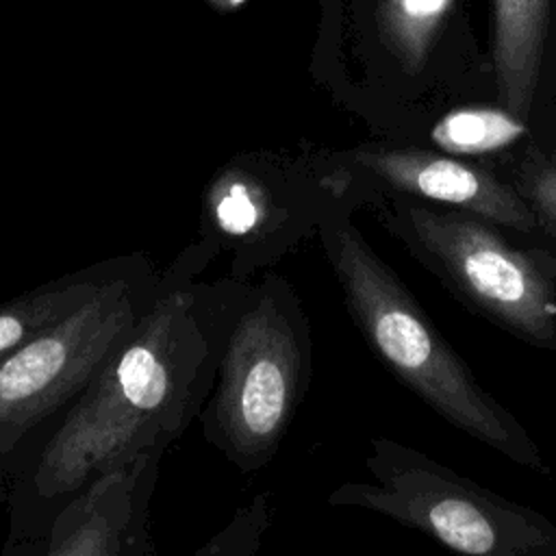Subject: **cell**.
I'll list each match as a JSON object with an SVG mask.
<instances>
[{
	"label": "cell",
	"instance_id": "1",
	"mask_svg": "<svg viewBox=\"0 0 556 556\" xmlns=\"http://www.w3.org/2000/svg\"><path fill=\"white\" fill-rule=\"evenodd\" d=\"M211 254L180 256L152 306L100 365L7 497V539H35L96 480L165 450L211 395L224 332L243 280L198 278Z\"/></svg>",
	"mask_w": 556,
	"mask_h": 556
},
{
	"label": "cell",
	"instance_id": "2",
	"mask_svg": "<svg viewBox=\"0 0 556 556\" xmlns=\"http://www.w3.org/2000/svg\"><path fill=\"white\" fill-rule=\"evenodd\" d=\"M321 243L345 308L378 363L456 430L515 465L549 473L526 426L476 378L406 282L345 215H328Z\"/></svg>",
	"mask_w": 556,
	"mask_h": 556
},
{
	"label": "cell",
	"instance_id": "3",
	"mask_svg": "<svg viewBox=\"0 0 556 556\" xmlns=\"http://www.w3.org/2000/svg\"><path fill=\"white\" fill-rule=\"evenodd\" d=\"M313 378L308 315L276 271L241 282L198 421L204 441L241 473L278 452Z\"/></svg>",
	"mask_w": 556,
	"mask_h": 556
},
{
	"label": "cell",
	"instance_id": "4",
	"mask_svg": "<svg viewBox=\"0 0 556 556\" xmlns=\"http://www.w3.org/2000/svg\"><path fill=\"white\" fill-rule=\"evenodd\" d=\"M159 291L161 276L139 256L130 271L0 363V506Z\"/></svg>",
	"mask_w": 556,
	"mask_h": 556
},
{
	"label": "cell",
	"instance_id": "5",
	"mask_svg": "<svg viewBox=\"0 0 556 556\" xmlns=\"http://www.w3.org/2000/svg\"><path fill=\"white\" fill-rule=\"evenodd\" d=\"M389 230L471 313L517 341L556 352V252L517 245L478 215L402 200Z\"/></svg>",
	"mask_w": 556,
	"mask_h": 556
},
{
	"label": "cell",
	"instance_id": "6",
	"mask_svg": "<svg viewBox=\"0 0 556 556\" xmlns=\"http://www.w3.org/2000/svg\"><path fill=\"white\" fill-rule=\"evenodd\" d=\"M371 482H345L332 506H358L428 534L456 556H556V523L406 443L376 437Z\"/></svg>",
	"mask_w": 556,
	"mask_h": 556
},
{
	"label": "cell",
	"instance_id": "7",
	"mask_svg": "<svg viewBox=\"0 0 556 556\" xmlns=\"http://www.w3.org/2000/svg\"><path fill=\"white\" fill-rule=\"evenodd\" d=\"M163 454L150 452L74 497L35 539L4 541L0 556H152L150 504Z\"/></svg>",
	"mask_w": 556,
	"mask_h": 556
},
{
	"label": "cell",
	"instance_id": "8",
	"mask_svg": "<svg viewBox=\"0 0 556 556\" xmlns=\"http://www.w3.org/2000/svg\"><path fill=\"white\" fill-rule=\"evenodd\" d=\"M358 163L406 200L465 211L508 232L543 239L532 208L515 185L484 167L413 148L365 152Z\"/></svg>",
	"mask_w": 556,
	"mask_h": 556
},
{
	"label": "cell",
	"instance_id": "9",
	"mask_svg": "<svg viewBox=\"0 0 556 556\" xmlns=\"http://www.w3.org/2000/svg\"><path fill=\"white\" fill-rule=\"evenodd\" d=\"M552 0H493V63L504 109L526 119L534 98Z\"/></svg>",
	"mask_w": 556,
	"mask_h": 556
},
{
	"label": "cell",
	"instance_id": "10",
	"mask_svg": "<svg viewBox=\"0 0 556 556\" xmlns=\"http://www.w3.org/2000/svg\"><path fill=\"white\" fill-rule=\"evenodd\" d=\"M139 256L106 261L46 285L0 304V363L30 343L41 332L65 319L70 313L89 302L109 282L135 267Z\"/></svg>",
	"mask_w": 556,
	"mask_h": 556
},
{
	"label": "cell",
	"instance_id": "11",
	"mask_svg": "<svg viewBox=\"0 0 556 556\" xmlns=\"http://www.w3.org/2000/svg\"><path fill=\"white\" fill-rule=\"evenodd\" d=\"M523 119L493 109H465L443 117L432 137L452 154H484L493 152L523 135Z\"/></svg>",
	"mask_w": 556,
	"mask_h": 556
},
{
	"label": "cell",
	"instance_id": "12",
	"mask_svg": "<svg viewBox=\"0 0 556 556\" xmlns=\"http://www.w3.org/2000/svg\"><path fill=\"white\" fill-rule=\"evenodd\" d=\"M452 0H384V28L393 46L417 63L437 30V24L447 13Z\"/></svg>",
	"mask_w": 556,
	"mask_h": 556
},
{
	"label": "cell",
	"instance_id": "13",
	"mask_svg": "<svg viewBox=\"0 0 556 556\" xmlns=\"http://www.w3.org/2000/svg\"><path fill=\"white\" fill-rule=\"evenodd\" d=\"M515 189L532 208L541 235L556 252V163L534 150L513 172Z\"/></svg>",
	"mask_w": 556,
	"mask_h": 556
},
{
	"label": "cell",
	"instance_id": "14",
	"mask_svg": "<svg viewBox=\"0 0 556 556\" xmlns=\"http://www.w3.org/2000/svg\"><path fill=\"white\" fill-rule=\"evenodd\" d=\"M269 517L271 510L267 493H261L254 502L243 506L226 528L213 534L189 556H254L269 526Z\"/></svg>",
	"mask_w": 556,
	"mask_h": 556
},
{
	"label": "cell",
	"instance_id": "15",
	"mask_svg": "<svg viewBox=\"0 0 556 556\" xmlns=\"http://www.w3.org/2000/svg\"><path fill=\"white\" fill-rule=\"evenodd\" d=\"M554 163H556V159H554Z\"/></svg>",
	"mask_w": 556,
	"mask_h": 556
}]
</instances>
